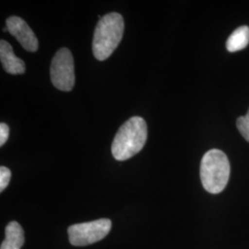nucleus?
I'll return each mask as SVG.
<instances>
[{
	"label": "nucleus",
	"mask_w": 249,
	"mask_h": 249,
	"mask_svg": "<svg viewBox=\"0 0 249 249\" xmlns=\"http://www.w3.org/2000/svg\"><path fill=\"white\" fill-rule=\"evenodd\" d=\"M24 231L17 222H10L5 230V240L0 249H20L24 244Z\"/></svg>",
	"instance_id": "obj_8"
},
{
	"label": "nucleus",
	"mask_w": 249,
	"mask_h": 249,
	"mask_svg": "<svg viewBox=\"0 0 249 249\" xmlns=\"http://www.w3.org/2000/svg\"><path fill=\"white\" fill-rule=\"evenodd\" d=\"M249 44V28L241 26L231 33L227 39L226 48L229 52H237L245 49Z\"/></svg>",
	"instance_id": "obj_9"
},
{
	"label": "nucleus",
	"mask_w": 249,
	"mask_h": 249,
	"mask_svg": "<svg viewBox=\"0 0 249 249\" xmlns=\"http://www.w3.org/2000/svg\"><path fill=\"white\" fill-rule=\"evenodd\" d=\"M74 59L68 48H60L53 57L50 77L53 86L62 91H71L75 85Z\"/></svg>",
	"instance_id": "obj_5"
},
{
	"label": "nucleus",
	"mask_w": 249,
	"mask_h": 249,
	"mask_svg": "<svg viewBox=\"0 0 249 249\" xmlns=\"http://www.w3.org/2000/svg\"><path fill=\"white\" fill-rule=\"evenodd\" d=\"M6 27L11 36H14L21 46L29 52H36L39 46L38 39L24 19L11 16L6 20Z\"/></svg>",
	"instance_id": "obj_6"
},
{
	"label": "nucleus",
	"mask_w": 249,
	"mask_h": 249,
	"mask_svg": "<svg viewBox=\"0 0 249 249\" xmlns=\"http://www.w3.org/2000/svg\"><path fill=\"white\" fill-rule=\"evenodd\" d=\"M148 128L141 116H133L120 126L112 144V154L117 160L132 158L142 151L147 141Z\"/></svg>",
	"instance_id": "obj_1"
},
{
	"label": "nucleus",
	"mask_w": 249,
	"mask_h": 249,
	"mask_svg": "<svg viewBox=\"0 0 249 249\" xmlns=\"http://www.w3.org/2000/svg\"><path fill=\"white\" fill-rule=\"evenodd\" d=\"M124 18L117 12H111L99 19L95 27L92 52L96 59H107L120 44L124 34Z\"/></svg>",
	"instance_id": "obj_2"
},
{
	"label": "nucleus",
	"mask_w": 249,
	"mask_h": 249,
	"mask_svg": "<svg viewBox=\"0 0 249 249\" xmlns=\"http://www.w3.org/2000/svg\"><path fill=\"white\" fill-rule=\"evenodd\" d=\"M9 125L5 123L0 124V146L2 147L5 143L7 142L9 139Z\"/></svg>",
	"instance_id": "obj_12"
},
{
	"label": "nucleus",
	"mask_w": 249,
	"mask_h": 249,
	"mask_svg": "<svg viewBox=\"0 0 249 249\" xmlns=\"http://www.w3.org/2000/svg\"><path fill=\"white\" fill-rule=\"evenodd\" d=\"M236 125L241 135L249 142V109L246 116H240L237 119Z\"/></svg>",
	"instance_id": "obj_10"
},
{
	"label": "nucleus",
	"mask_w": 249,
	"mask_h": 249,
	"mask_svg": "<svg viewBox=\"0 0 249 249\" xmlns=\"http://www.w3.org/2000/svg\"><path fill=\"white\" fill-rule=\"evenodd\" d=\"M0 60L4 71L9 74L17 75L25 72V63L16 56L12 46L5 40L0 42Z\"/></svg>",
	"instance_id": "obj_7"
},
{
	"label": "nucleus",
	"mask_w": 249,
	"mask_h": 249,
	"mask_svg": "<svg viewBox=\"0 0 249 249\" xmlns=\"http://www.w3.org/2000/svg\"><path fill=\"white\" fill-rule=\"evenodd\" d=\"M230 162L223 151H207L200 163V179L205 189L212 194L222 192L230 178Z\"/></svg>",
	"instance_id": "obj_3"
},
{
	"label": "nucleus",
	"mask_w": 249,
	"mask_h": 249,
	"mask_svg": "<svg viewBox=\"0 0 249 249\" xmlns=\"http://www.w3.org/2000/svg\"><path fill=\"white\" fill-rule=\"evenodd\" d=\"M11 178V172L5 166L0 167V191L3 192L9 186Z\"/></svg>",
	"instance_id": "obj_11"
},
{
	"label": "nucleus",
	"mask_w": 249,
	"mask_h": 249,
	"mask_svg": "<svg viewBox=\"0 0 249 249\" xmlns=\"http://www.w3.org/2000/svg\"><path fill=\"white\" fill-rule=\"evenodd\" d=\"M109 219H99L88 223H77L70 226L68 232L72 246L84 247L104 239L111 230Z\"/></svg>",
	"instance_id": "obj_4"
}]
</instances>
